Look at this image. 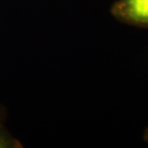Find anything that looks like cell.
I'll use <instances>...</instances> for the list:
<instances>
[{"label":"cell","instance_id":"cell-3","mask_svg":"<svg viewBox=\"0 0 148 148\" xmlns=\"http://www.w3.org/2000/svg\"><path fill=\"white\" fill-rule=\"evenodd\" d=\"M144 140L148 143V129H146L145 133H144Z\"/></svg>","mask_w":148,"mask_h":148},{"label":"cell","instance_id":"cell-2","mask_svg":"<svg viewBox=\"0 0 148 148\" xmlns=\"http://www.w3.org/2000/svg\"><path fill=\"white\" fill-rule=\"evenodd\" d=\"M6 146H7V143H6V141L0 137V148H3V147H6Z\"/></svg>","mask_w":148,"mask_h":148},{"label":"cell","instance_id":"cell-1","mask_svg":"<svg viewBox=\"0 0 148 148\" xmlns=\"http://www.w3.org/2000/svg\"><path fill=\"white\" fill-rule=\"evenodd\" d=\"M112 14L126 24L148 28V0H117Z\"/></svg>","mask_w":148,"mask_h":148}]
</instances>
